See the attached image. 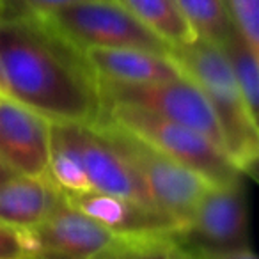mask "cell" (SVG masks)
<instances>
[{
  "label": "cell",
  "instance_id": "22",
  "mask_svg": "<svg viewBox=\"0 0 259 259\" xmlns=\"http://www.w3.org/2000/svg\"><path fill=\"white\" fill-rule=\"evenodd\" d=\"M206 257L208 259H257L250 247L236 248V250H229V252H219V254L206 255Z\"/></svg>",
  "mask_w": 259,
  "mask_h": 259
},
{
  "label": "cell",
  "instance_id": "20",
  "mask_svg": "<svg viewBox=\"0 0 259 259\" xmlns=\"http://www.w3.org/2000/svg\"><path fill=\"white\" fill-rule=\"evenodd\" d=\"M87 0H4L0 8V16L11 18H41L61 8Z\"/></svg>",
  "mask_w": 259,
  "mask_h": 259
},
{
  "label": "cell",
  "instance_id": "21",
  "mask_svg": "<svg viewBox=\"0 0 259 259\" xmlns=\"http://www.w3.org/2000/svg\"><path fill=\"white\" fill-rule=\"evenodd\" d=\"M0 259H29L25 231L0 222Z\"/></svg>",
  "mask_w": 259,
  "mask_h": 259
},
{
  "label": "cell",
  "instance_id": "1",
  "mask_svg": "<svg viewBox=\"0 0 259 259\" xmlns=\"http://www.w3.org/2000/svg\"><path fill=\"white\" fill-rule=\"evenodd\" d=\"M0 71L6 96L52 122L96 124L98 78L83 52L34 18L0 16Z\"/></svg>",
  "mask_w": 259,
  "mask_h": 259
},
{
  "label": "cell",
  "instance_id": "23",
  "mask_svg": "<svg viewBox=\"0 0 259 259\" xmlns=\"http://www.w3.org/2000/svg\"><path fill=\"white\" fill-rule=\"evenodd\" d=\"M170 259H208V257H206V255H202L201 252L192 250V248L176 243V245H174V250H172Z\"/></svg>",
  "mask_w": 259,
  "mask_h": 259
},
{
  "label": "cell",
  "instance_id": "7",
  "mask_svg": "<svg viewBox=\"0 0 259 259\" xmlns=\"http://www.w3.org/2000/svg\"><path fill=\"white\" fill-rule=\"evenodd\" d=\"M174 241L202 255L250 247L245 178L227 185H211Z\"/></svg>",
  "mask_w": 259,
  "mask_h": 259
},
{
  "label": "cell",
  "instance_id": "13",
  "mask_svg": "<svg viewBox=\"0 0 259 259\" xmlns=\"http://www.w3.org/2000/svg\"><path fill=\"white\" fill-rule=\"evenodd\" d=\"M62 201V192L47 176L15 174L0 183V222L16 229H32Z\"/></svg>",
  "mask_w": 259,
  "mask_h": 259
},
{
  "label": "cell",
  "instance_id": "24",
  "mask_svg": "<svg viewBox=\"0 0 259 259\" xmlns=\"http://www.w3.org/2000/svg\"><path fill=\"white\" fill-rule=\"evenodd\" d=\"M13 176H15V172H13V170L9 169L4 162H0V183L6 181V180H9V178H13Z\"/></svg>",
  "mask_w": 259,
  "mask_h": 259
},
{
  "label": "cell",
  "instance_id": "8",
  "mask_svg": "<svg viewBox=\"0 0 259 259\" xmlns=\"http://www.w3.org/2000/svg\"><path fill=\"white\" fill-rule=\"evenodd\" d=\"M52 121L29 107L0 96V162L15 174L45 176Z\"/></svg>",
  "mask_w": 259,
  "mask_h": 259
},
{
  "label": "cell",
  "instance_id": "17",
  "mask_svg": "<svg viewBox=\"0 0 259 259\" xmlns=\"http://www.w3.org/2000/svg\"><path fill=\"white\" fill-rule=\"evenodd\" d=\"M229 61L236 85L247 103L250 114L257 119L259 114V52L252 50L238 30L222 45Z\"/></svg>",
  "mask_w": 259,
  "mask_h": 259
},
{
  "label": "cell",
  "instance_id": "26",
  "mask_svg": "<svg viewBox=\"0 0 259 259\" xmlns=\"http://www.w3.org/2000/svg\"><path fill=\"white\" fill-rule=\"evenodd\" d=\"M2 2H4V0H0V8H2Z\"/></svg>",
  "mask_w": 259,
  "mask_h": 259
},
{
  "label": "cell",
  "instance_id": "16",
  "mask_svg": "<svg viewBox=\"0 0 259 259\" xmlns=\"http://www.w3.org/2000/svg\"><path fill=\"white\" fill-rule=\"evenodd\" d=\"M176 4L197 37L222 47L236 32L226 0H176Z\"/></svg>",
  "mask_w": 259,
  "mask_h": 259
},
{
  "label": "cell",
  "instance_id": "12",
  "mask_svg": "<svg viewBox=\"0 0 259 259\" xmlns=\"http://www.w3.org/2000/svg\"><path fill=\"white\" fill-rule=\"evenodd\" d=\"M83 57L98 82L105 83L142 85L181 76L169 55L139 48H89Z\"/></svg>",
  "mask_w": 259,
  "mask_h": 259
},
{
  "label": "cell",
  "instance_id": "4",
  "mask_svg": "<svg viewBox=\"0 0 259 259\" xmlns=\"http://www.w3.org/2000/svg\"><path fill=\"white\" fill-rule=\"evenodd\" d=\"M96 126L132 167L151 204L178 222L183 233L211 183L112 122L100 121Z\"/></svg>",
  "mask_w": 259,
  "mask_h": 259
},
{
  "label": "cell",
  "instance_id": "6",
  "mask_svg": "<svg viewBox=\"0 0 259 259\" xmlns=\"http://www.w3.org/2000/svg\"><path fill=\"white\" fill-rule=\"evenodd\" d=\"M98 85L103 105L115 101L139 105L204 135L224 151L222 132L217 122L215 112L202 91L187 76L181 75L167 82L142 85H119L105 82H98Z\"/></svg>",
  "mask_w": 259,
  "mask_h": 259
},
{
  "label": "cell",
  "instance_id": "18",
  "mask_svg": "<svg viewBox=\"0 0 259 259\" xmlns=\"http://www.w3.org/2000/svg\"><path fill=\"white\" fill-rule=\"evenodd\" d=\"M176 241L172 238L117 236L91 259H170Z\"/></svg>",
  "mask_w": 259,
  "mask_h": 259
},
{
  "label": "cell",
  "instance_id": "15",
  "mask_svg": "<svg viewBox=\"0 0 259 259\" xmlns=\"http://www.w3.org/2000/svg\"><path fill=\"white\" fill-rule=\"evenodd\" d=\"M169 48L195 37L176 0H115Z\"/></svg>",
  "mask_w": 259,
  "mask_h": 259
},
{
  "label": "cell",
  "instance_id": "25",
  "mask_svg": "<svg viewBox=\"0 0 259 259\" xmlns=\"http://www.w3.org/2000/svg\"><path fill=\"white\" fill-rule=\"evenodd\" d=\"M0 96H6V91H4V78H2V71H0Z\"/></svg>",
  "mask_w": 259,
  "mask_h": 259
},
{
  "label": "cell",
  "instance_id": "10",
  "mask_svg": "<svg viewBox=\"0 0 259 259\" xmlns=\"http://www.w3.org/2000/svg\"><path fill=\"white\" fill-rule=\"evenodd\" d=\"M29 247L68 259H91L115 240V234L98 224L66 199L32 229H25Z\"/></svg>",
  "mask_w": 259,
  "mask_h": 259
},
{
  "label": "cell",
  "instance_id": "14",
  "mask_svg": "<svg viewBox=\"0 0 259 259\" xmlns=\"http://www.w3.org/2000/svg\"><path fill=\"white\" fill-rule=\"evenodd\" d=\"M45 176L62 194H82V192L93 190L80 162L69 122H52L50 155H48V167Z\"/></svg>",
  "mask_w": 259,
  "mask_h": 259
},
{
  "label": "cell",
  "instance_id": "5",
  "mask_svg": "<svg viewBox=\"0 0 259 259\" xmlns=\"http://www.w3.org/2000/svg\"><path fill=\"white\" fill-rule=\"evenodd\" d=\"M34 20H39L80 52L89 48H139L169 55L170 50L115 0L78 2Z\"/></svg>",
  "mask_w": 259,
  "mask_h": 259
},
{
  "label": "cell",
  "instance_id": "2",
  "mask_svg": "<svg viewBox=\"0 0 259 259\" xmlns=\"http://www.w3.org/2000/svg\"><path fill=\"white\" fill-rule=\"evenodd\" d=\"M181 75L202 91L222 132L224 151L243 176H255L259 160V124L250 114L222 47L195 36L169 50Z\"/></svg>",
  "mask_w": 259,
  "mask_h": 259
},
{
  "label": "cell",
  "instance_id": "3",
  "mask_svg": "<svg viewBox=\"0 0 259 259\" xmlns=\"http://www.w3.org/2000/svg\"><path fill=\"white\" fill-rule=\"evenodd\" d=\"M100 121L112 122L134 134L174 162L197 172L211 185H227L245 178L226 153L209 139L148 108L119 101L105 103Z\"/></svg>",
  "mask_w": 259,
  "mask_h": 259
},
{
  "label": "cell",
  "instance_id": "9",
  "mask_svg": "<svg viewBox=\"0 0 259 259\" xmlns=\"http://www.w3.org/2000/svg\"><path fill=\"white\" fill-rule=\"evenodd\" d=\"M68 204L80 209L107 227L115 236L124 238H172L176 240L181 227L160 209L121 195L89 190L82 194H62Z\"/></svg>",
  "mask_w": 259,
  "mask_h": 259
},
{
  "label": "cell",
  "instance_id": "11",
  "mask_svg": "<svg viewBox=\"0 0 259 259\" xmlns=\"http://www.w3.org/2000/svg\"><path fill=\"white\" fill-rule=\"evenodd\" d=\"M69 128L93 190L135 199L139 202L153 206L132 167L124 162V158L107 141L96 124L69 122Z\"/></svg>",
  "mask_w": 259,
  "mask_h": 259
},
{
  "label": "cell",
  "instance_id": "19",
  "mask_svg": "<svg viewBox=\"0 0 259 259\" xmlns=\"http://www.w3.org/2000/svg\"><path fill=\"white\" fill-rule=\"evenodd\" d=\"M226 6L238 34L259 52V0H226Z\"/></svg>",
  "mask_w": 259,
  "mask_h": 259
}]
</instances>
